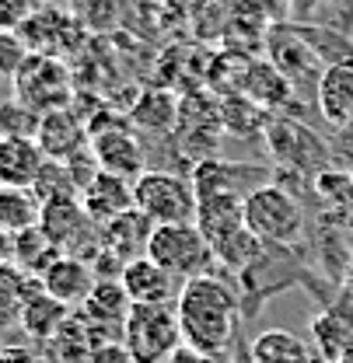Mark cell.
I'll use <instances>...</instances> for the list:
<instances>
[{"label": "cell", "mask_w": 353, "mask_h": 363, "mask_svg": "<svg viewBox=\"0 0 353 363\" xmlns=\"http://www.w3.org/2000/svg\"><path fill=\"white\" fill-rule=\"evenodd\" d=\"M11 259H14V234H7V230L0 227V266L11 262Z\"/></svg>", "instance_id": "obj_39"}, {"label": "cell", "mask_w": 353, "mask_h": 363, "mask_svg": "<svg viewBox=\"0 0 353 363\" xmlns=\"http://www.w3.org/2000/svg\"><path fill=\"white\" fill-rule=\"evenodd\" d=\"M45 164L43 147L32 136H4L0 140V185L32 189Z\"/></svg>", "instance_id": "obj_18"}, {"label": "cell", "mask_w": 353, "mask_h": 363, "mask_svg": "<svg viewBox=\"0 0 353 363\" xmlns=\"http://www.w3.org/2000/svg\"><path fill=\"white\" fill-rule=\"evenodd\" d=\"M266 185V175L259 164H231L221 157H203L192 172V189L200 196H249L252 189Z\"/></svg>", "instance_id": "obj_11"}, {"label": "cell", "mask_w": 353, "mask_h": 363, "mask_svg": "<svg viewBox=\"0 0 353 363\" xmlns=\"http://www.w3.org/2000/svg\"><path fill=\"white\" fill-rule=\"evenodd\" d=\"M175 315L178 328H182V342L196 346L217 360L227 357V350L238 339V294L214 272L182 283Z\"/></svg>", "instance_id": "obj_1"}, {"label": "cell", "mask_w": 353, "mask_h": 363, "mask_svg": "<svg viewBox=\"0 0 353 363\" xmlns=\"http://www.w3.org/2000/svg\"><path fill=\"white\" fill-rule=\"evenodd\" d=\"M245 227L263 241V245H290L305 234V210L276 182H266L245 196Z\"/></svg>", "instance_id": "obj_3"}, {"label": "cell", "mask_w": 353, "mask_h": 363, "mask_svg": "<svg viewBox=\"0 0 353 363\" xmlns=\"http://www.w3.org/2000/svg\"><path fill=\"white\" fill-rule=\"evenodd\" d=\"M123 346L133 363H165L182 346L175 304H133L123 321Z\"/></svg>", "instance_id": "obj_5"}, {"label": "cell", "mask_w": 353, "mask_h": 363, "mask_svg": "<svg viewBox=\"0 0 353 363\" xmlns=\"http://www.w3.org/2000/svg\"><path fill=\"white\" fill-rule=\"evenodd\" d=\"M350 363H353V353H350Z\"/></svg>", "instance_id": "obj_42"}, {"label": "cell", "mask_w": 353, "mask_h": 363, "mask_svg": "<svg viewBox=\"0 0 353 363\" xmlns=\"http://www.w3.org/2000/svg\"><path fill=\"white\" fill-rule=\"evenodd\" d=\"M147 259H154L161 269H168L178 283H189L196 276L214 272V245L203 238L196 224H161L151 230L147 241Z\"/></svg>", "instance_id": "obj_2"}, {"label": "cell", "mask_w": 353, "mask_h": 363, "mask_svg": "<svg viewBox=\"0 0 353 363\" xmlns=\"http://www.w3.org/2000/svg\"><path fill=\"white\" fill-rule=\"evenodd\" d=\"M63 252L45 238L43 227H32V230H21V234H14V266L21 272H28V276H36V279H43V272L60 259Z\"/></svg>", "instance_id": "obj_27"}, {"label": "cell", "mask_w": 353, "mask_h": 363, "mask_svg": "<svg viewBox=\"0 0 353 363\" xmlns=\"http://www.w3.org/2000/svg\"><path fill=\"white\" fill-rule=\"evenodd\" d=\"M39 227L63 255H77V259L94 262L98 252H102V227L94 224L88 210L81 206V196H60V199L43 203Z\"/></svg>", "instance_id": "obj_6"}, {"label": "cell", "mask_w": 353, "mask_h": 363, "mask_svg": "<svg viewBox=\"0 0 353 363\" xmlns=\"http://www.w3.org/2000/svg\"><path fill=\"white\" fill-rule=\"evenodd\" d=\"M133 206H136L154 227L192 224V220H196L200 199H196L192 179H182L175 172L147 168L140 179L133 182Z\"/></svg>", "instance_id": "obj_4"}, {"label": "cell", "mask_w": 353, "mask_h": 363, "mask_svg": "<svg viewBox=\"0 0 353 363\" xmlns=\"http://www.w3.org/2000/svg\"><path fill=\"white\" fill-rule=\"evenodd\" d=\"M241 206H245L241 196H200L192 224L203 230V238L210 245H221L224 238H231L234 230L245 227V210Z\"/></svg>", "instance_id": "obj_20"}, {"label": "cell", "mask_w": 353, "mask_h": 363, "mask_svg": "<svg viewBox=\"0 0 353 363\" xmlns=\"http://www.w3.org/2000/svg\"><path fill=\"white\" fill-rule=\"evenodd\" d=\"M88 363H133V357L126 353V346H123V342H105V346L91 350Z\"/></svg>", "instance_id": "obj_35"}, {"label": "cell", "mask_w": 353, "mask_h": 363, "mask_svg": "<svg viewBox=\"0 0 353 363\" xmlns=\"http://www.w3.org/2000/svg\"><path fill=\"white\" fill-rule=\"evenodd\" d=\"M28 56H32V49L21 39L18 28H0V74L7 81H14V74L25 67Z\"/></svg>", "instance_id": "obj_34"}, {"label": "cell", "mask_w": 353, "mask_h": 363, "mask_svg": "<svg viewBox=\"0 0 353 363\" xmlns=\"http://www.w3.org/2000/svg\"><path fill=\"white\" fill-rule=\"evenodd\" d=\"M11 88H14L18 101H25L28 108H36L39 116L56 112V108H70V98H74L70 70L53 52H32L25 60V67L14 74Z\"/></svg>", "instance_id": "obj_7"}, {"label": "cell", "mask_w": 353, "mask_h": 363, "mask_svg": "<svg viewBox=\"0 0 353 363\" xmlns=\"http://www.w3.org/2000/svg\"><path fill=\"white\" fill-rule=\"evenodd\" d=\"M39 286L36 276L21 272L14 262L0 266V335L14 325H21V308L28 301V294Z\"/></svg>", "instance_id": "obj_26"}, {"label": "cell", "mask_w": 353, "mask_h": 363, "mask_svg": "<svg viewBox=\"0 0 353 363\" xmlns=\"http://www.w3.org/2000/svg\"><path fill=\"white\" fill-rule=\"evenodd\" d=\"M67 321H70V308L60 304L56 297H49L43 290V283L28 294V301H25V308H21V328H25L32 339H43V342H53V339L63 332Z\"/></svg>", "instance_id": "obj_22"}, {"label": "cell", "mask_w": 353, "mask_h": 363, "mask_svg": "<svg viewBox=\"0 0 353 363\" xmlns=\"http://www.w3.org/2000/svg\"><path fill=\"white\" fill-rule=\"evenodd\" d=\"M259 248H263V241H259L249 227H241V230H234L231 238H224L221 245H214V255H217V262L227 266L231 272H245L259 259Z\"/></svg>", "instance_id": "obj_29"}, {"label": "cell", "mask_w": 353, "mask_h": 363, "mask_svg": "<svg viewBox=\"0 0 353 363\" xmlns=\"http://www.w3.org/2000/svg\"><path fill=\"white\" fill-rule=\"evenodd\" d=\"M315 101L322 119L347 133L353 130V63H332L322 70L318 84H315Z\"/></svg>", "instance_id": "obj_14"}, {"label": "cell", "mask_w": 353, "mask_h": 363, "mask_svg": "<svg viewBox=\"0 0 353 363\" xmlns=\"http://www.w3.org/2000/svg\"><path fill=\"white\" fill-rule=\"evenodd\" d=\"M119 283H123V290L130 294L133 304H175L178 290H182V283H178L175 276L168 269H161V266H158L154 259H147V255L126 262L123 272H119Z\"/></svg>", "instance_id": "obj_13"}, {"label": "cell", "mask_w": 353, "mask_h": 363, "mask_svg": "<svg viewBox=\"0 0 353 363\" xmlns=\"http://www.w3.org/2000/svg\"><path fill=\"white\" fill-rule=\"evenodd\" d=\"M249 360L252 363H315L311 346L294 335L290 328H263L252 346H249Z\"/></svg>", "instance_id": "obj_23"}, {"label": "cell", "mask_w": 353, "mask_h": 363, "mask_svg": "<svg viewBox=\"0 0 353 363\" xmlns=\"http://www.w3.org/2000/svg\"><path fill=\"white\" fill-rule=\"evenodd\" d=\"M182 4H189V7H203V4H210V0H182Z\"/></svg>", "instance_id": "obj_40"}, {"label": "cell", "mask_w": 353, "mask_h": 363, "mask_svg": "<svg viewBox=\"0 0 353 363\" xmlns=\"http://www.w3.org/2000/svg\"><path fill=\"white\" fill-rule=\"evenodd\" d=\"M0 84H7V77H4V74H0Z\"/></svg>", "instance_id": "obj_41"}, {"label": "cell", "mask_w": 353, "mask_h": 363, "mask_svg": "<svg viewBox=\"0 0 353 363\" xmlns=\"http://www.w3.org/2000/svg\"><path fill=\"white\" fill-rule=\"evenodd\" d=\"M266 43V60L298 88V84H305V81H315L318 84V77H322V67H318V52L308 45V39L298 32V25L290 21V25H269L263 35Z\"/></svg>", "instance_id": "obj_9"}, {"label": "cell", "mask_w": 353, "mask_h": 363, "mask_svg": "<svg viewBox=\"0 0 353 363\" xmlns=\"http://www.w3.org/2000/svg\"><path fill=\"white\" fill-rule=\"evenodd\" d=\"M298 25V21H294ZM298 32L308 39V45L318 52V60L332 63H353V43L347 35H340L336 28H322V25H298Z\"/></svg>", "instance_id": "obj_30"}, {"label": "cell", "mask_w": 353, "mask_h": 363, "mask_svg": "<svg viewBox=\"0 0 353 363\" xmlns=\"http://www.w3.org/2000/svg\"><path fill=\"white\" fill-rule=\"evenodd\" d=\"M151 230H154V224L133 206V210H126L123 217L102 224V252H109L119 266H126L133 259L147 255Z\"/></svg>", "instance_id": "obj_17"}, {"label": "cell", "mask_w": 353, "mask_h": 363, "mask_svg": "<svg viewBox=\"0 0 353 363\" xmlns=\"http://www.w3.org/2000/svg\"><path fill=\"white\" fill-rule=\"evenodd\" d=\"M0 346H4V342H0Z\"/></svg>", "instance_id": "obj_44"}, {"label": "cell", "mask_w": 353, "mask_h": 363, "mask_svg": "<svg viewBox=\"0 0 353 363\" xmlns=\"http://www.w3.org/2000/svg\"><path fill=\"white\" fill-rule=\"evenodd\" d=\"M133 301L130 294L123 290L119 279H98L91 286L88 301L81 304V318L88 325H102V328H119L123 332V321L130 315Z\"/></svg>", "instance_id": "obj_21"}, {"label": "cell", "mask_w": 353, "mask_h": 363, "mask_svg": "<svg viewBox=\"0 0 353 363\" xmlns=\"http://www.w3.org/2000/svg\"><path fill=\"white\" fill-rule=\"evenodd\" d=\"M36 143L43 147V154L49 161H70L74 154H81V150L91 147V130L85 126V119L77 112L56 108V112H45L43 116Z\"/></svg>", "instance_id": "obj_12"}, {"label": "cell", "mask_w": 353, "mask_h": 363, "mask_svg": "<svg viewBox=\"0 0 353 363\" xmlns=\"http://www.w3.org/2000/svg\"><path fill=\"white\" fill-rule=\"evenodd\" d=\"M311 332H315V346H318V357H322V360L347 363V357L353 353V332L347 328V321H340V315L315 318Z\"/></svg>", "instance_id": "obj_28"}, {"label": "cell", "mask_w": 353, "mask_h": 363, "mask_svg": "<svg viewBox=\"0 0 353 363\" xmlns=\"http://www.w3.org/2000/svg\"><path fill=\"white\" fill-rule=\"evenodd\" d=\"M39 123H43V116L36 108H28L25 101H18L14 94L0 101V133L4 136H32L36 140Z\"/></svg>", "instance_id": "obj_33"}, {"label": "cell", "mask_w": 353, "mask_h": 363, "mask_svg": "<svg viewBox=\"0 0 353 363\" xmlns=\"http://www.w3.org/2000/svg\"><path fill=\"white\" fill-rule=\"evenodd\" d=\"M91 154L98 161L102 172H112L119 179L136 182L147 172V154H143V143L123 130V126H102V130H91Z\"/></svg>", "instance_id": "obj_10"}, {"label": "cell", "mask_w": 353, "mask_h": 363, "mask_svg": "<svg viewBox=\"0 0 353 363\" xmlns=\"http://www.w3.org/2000/svg\"><path fill=\"white\" fill-rule=\"evenodd\" d=\"M130 119L133 126H140L143 133H158V136L172 133V130H178V98L165 88L143 91L136 98V105H133Z\"/></svg>", "instance_id": "obj_24"}, {"label": "cell", "mask_w": 353, "mask_h": 363, "mask_svg": "<svg viewBox=\"0 0 353 363\" xmlns=\"http://www.w3.org/2000/svg\"><path fill=\"white\" fill-rule=\"evenodd\" d=\"M0 363H39V357L28 346H0Z\"/></svg>", "instance_id": "obj_38"}, {"label": "cell", "mask_w": 353, "mask_h": 363, "mask_svg": "<svg viewBox=\"0 0 353 363\" xmlns=\"http://www.w3.org/2000/svg\"><path fill=\"white\" fill-rule=\"evenodd\" d=\"M0 140H4V133H0Z\"/></svg>", "instance_id": "obj_43"}, {"label": "cell", "mask_w": 353, "mask_h": 363, "mask_svg": "<svg viewBox=\"0 0 353 363\" xmlns=\"http://www.w3.org/2000/svg\"><path fill=\"white\" fill-rule=\"evenodd\" d=\"M221 112V126L224 130H234V133H256V130H266V119L263 112L249 94H234V98H224L217 105Z\"/></svg>", "instance_id": "obj_31"}, {"label": "cell", "mask_w": 353, "mask_h": 363, "mask_svg": "<svg viewBox=\"0 0 353 363\" xmlns=\"http://www.w3.org/2000/svg\"><path fill=\"white\" fill-rule=\"evenodd\" d=\"M43 290L49 297H56L60 304H67L70 311H77L85 301H88L91 286L98 283V272L88 259H77V255H60L49 269L43 272Z\"/></svg>", "instance_id": "obj_15"}, {"label": "cell", "mask_w": 353, "mask_h": 363, "mask_svg": "<svg viewBox=\"0 0 353 363\" xmlns=\"http://www.w3.org/2000/svg\"><path fill=\"white\" fill-rule=\"evenodd\" d=\"M81 206L98 227L109 224L133 210V182L119 179L112 172H94V179L81 189Z\"/></svg>", "instance_id": "obj_16"}, {"label": "cell", "mask_w": 353, "mask_h": 363, "mask_svg": "<svg viewBox=\"0 0 353 363\" xmlns=\"http://www.w3.org/2000/svg\"><path fill=\"white\" fill-rule=\"evenodd\" d=\"M43 220V199L25 185H0V227L7 234L32 230Z\"/></svg>", "instance_id": "obj_25"}, {"label": "cell", "mask_w": 353, "mask_h": 363, "mask_svg": "<svg viewBox=\"0 0 353 363\" xmlns=\"http://www.w3.org/2000/svg\"><path fill=\"white\" fill-rule=\"evenodd\" d=\"M36 196L49 203V199H60V196H81V189H77V182L70 175V168H67V161H49L45 157L43 172H39V179H36Z\"/></svg>", "instance_id": "obj_32"}, {"label": "cell", "mask_w": 353, "mask_h": 363, "mask_svg": "<svg viewBox=\"0 0 353 363\" xmlns=\"http://www.w3.org/2000/svg\"><path fill=\"white\" fill-rule=\"evenodd\" d=\"M266 150L276 164L283 168H294V172H325V157H329V147L318 140L315 130H308L305 123H294V119H269L263 130Z\"/></svg>", "instance_id": "obj_8"}, {"label": "cell", "mask_w": 353, "mask_h": 363, "mask_svg": "<svg viewBox=\"0 0 353 363\" xmlns=\"http://www.w3.org/2000/svg\"><path fill=\"white\" fill-rule=\"evenodd\" d=\"M165 363H221V360L210 357V353H203V350H196V346H185V342H182Z\"/></svg>", "instance_id": "obj_37"}, {"label": "cell", "mask_w": 353, "mask_h": 363, "mask_svg": "<svg viewBox=\"0 0 353 363\" xmlns=\"http://www.w3.org/2000/svg\"><path fill=\"white\" fill-rule=\"evenodd\" d=\"M25 18V0H0V28H18Z\"/></svg>", "instance_id": "obj_36"}, {"label": "cell", "mask_w": 353, "mask_h": 363, "mask_svg": "<svg viewBox=\"0 0 353 363\" xmlns=\"http://www.w3.org/2000/svg\"><path fill=\"white\" fill-rule=\"evenodd\" d=\"M241 94H249L266 112H280L294 101V84L269 60H252L241 74Z\"/></svg>", "instance_id": "obj_19"}]
</instances>
